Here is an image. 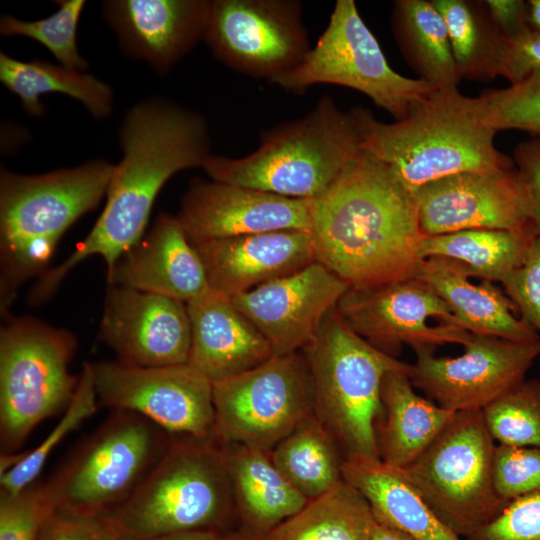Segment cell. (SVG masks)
I'll use <instances>...</instances> for the list:
<instances>
[{
    "label": "cell",
    "instance_id": "8992f818",
    "mask_svg": "<svg viewBox=\"0 0 540 540\" xmlns=\"http://www.w3.org/2000/svg\"><path fill=\"white\" fill-rule=\"evenodd\" d=\"M233 507L225 445L217 437L173 436L139 487L101 518L120 540H155L184 531H218Z\"/></svg>",
    "mask_w": 540,
    "mask_h": 540
},
{
    "label": "cell",
    "instance_id": "2e32d148",
    "mask_svg": "<svg viewBox=\"0 0 540 540\" xmlns=\"http://www.w3.org/2000/svg\"><path fill=\"white\" fill-rule=\"evenodd\" d=\"M457 357L415 350L408 377L434 403L460 412L483 410L523 380L540 355V341L521 343L473 334Z\"/></svg>",
    "mask_w": 540,
    "mask_h": 540
},
{
    "label": "cell",
    "instance_id": "ee69618b",
    "mask_svg": "<svg viewBox=\"0 0 540 540\" xmlns=\"http://www.w3.org/2000/svg\"><path fill=\"white\" fill-rule=\"evenodd\" d=\"M38 540H120L101 517H87L57 511L43 528Z\"/></svg>",
    "mask_w": 540,
    "mask_h": 540
},
{
    "label": "cell",
    "instance_id": "c3c4849f",
    "mask_svg": "<svg viewBox=\"0 0 540 540\" xmlns=\"http://www.w3.org/2000/svg\"><path fill=\"white\" fill-rule=\"evenodd\" d=\"M371 540H413V539L406 533L402 532L401 530L376 520L373 526Z\"/></svg>",
    "mask_w": 540,
    "mask_h": 540
},
{
    "label": "cell",
    "instance_id": "e575fe53",
    "mask_svg": "<svg viewBox=\"0 0 540 540\" xmlns=\"http://www.w3.org/2000/svg\"><path fill=\"white\" fill-rule=\"evenodd\" d=\"M97 407L93 366L92 363H85L74 396L60 421L39 445L29 450L22 462L0 476V496L15 495L33 484L56 445L90 418Z\"/></svg>",
    "mask_w": 540,
    "mask_h": 540
},
{
    "label": "cell",
    "instance_id": "52a82bcc",
    "mask_svg": "<svg viewBox=\"0 0 540 540\" xmlns=\"http://www.w3.org/2000/svg\"><path fill=\"white\" fill-rule=\"evenodd\" d=\"M301 351L312 377L315 415L345 456L379 458L375 423L381 410L382 381L389 371L409 374L410 364L359 336L335 308Z\"/></svg>",
    "mask_w": 540,
    "mask_h": 540
},
{
    "label": "cell",
    "instance_id": "603a6c76",
    "mask_svg": "<svg viewBox=\"0 0 540 540\" xmlns=\"http://www.w3.org/2000/svg\"><path fill=\"white\" fill-rule=\"evenodd\" d=\"M107 284L185 303L209 290L198 252L177 216L167 213L107 271Z\"/></svg>",
    "mask_w": 540,
    "mask_h": 540
},
{
    "label": "cell",
    "instance_id": "f35d334b",
    "mask_svg": "<svg viewBox=\"0 0 540 540\" xmlns=\"http://www.w3.org/2000/svg\"><path fill=\"white\" fill-rule=\"evenodd\" d=\"M57 511L48 482L31 484L12 496H0V540H38Z\"/></svg>",
    "mask_w": 540,
    "mask_h": 540
},
{
    "label": "cell",
    "instance_id": "83f0119b",
    "mask_svg": "<svg viewBox=\"0 0 540 540\" xmlns=\"http://www.w3.org/2000/svg\"><path fill=\"white\" fill-rule=\"evenodd\" d=\"M224 445L234 506L258 535L308 503L274 465L269 452L239 444Z\"/></svg>",
    "mask_w": 540,
    "mask_h": 540
},
{
    "label": "cell",
    "instance_id": "d590c367",
    "mask_svg": "<svg viewBox=\"0 0 540 540\" xmlns=\"http://www.w3.org/2000/svg\"><path fill=\"white\" fill-rule=\"evenodd\" d=\"M55 3L58 10L39 20L26 21L12 15H3L0 19V33L5 37L33 39L46 47L63 67L84 71L88 63L78 50L77 28L86 1L59 0Z\"/></svg>",
    "mask_w": 540,
    "mask_h": 540
},
{
    "label": "cell",
    "instance_id": "8d00e7d4",
    "mask_svg": "<svg viewBox=\"0 0 540 540\" xmlns=\"http://www.w3.org/2000/svg\"><path fill=\"white\" fill-rule=\"evenodd\" d=\"M482 412L499 444L540 446V379L523 380Z\"/></svg>",
    "mask_w": 540,
    "mask_h": 540
},
{
    "label": "cell",
    "instance_id": "ab89813d",
    "mask_svg": "<svg viewBox=\"0 0 540 540\" xmlns=\"http://www.w3.org/2000/svg\"><path fill=\"white\" fill-rule=\"evenodd\" d=\"M493 479L507 502L540 492V446L496 445Z\"/></svg>",
    "mask_w": 540,
    "mask_h": 540
},
{
    "label": "cell",
    "instance_id": "ac0fdd59",
    "mask_svg": "<svg viewBox=\"0 0 540 540\" xmlns=\"http://www.w3.org/2000/svg\"><path fill=\"white\" fill-rule=\"evenodd\" d=\"M107 285L98 336L118 362L139 367L187 363L191 328L185 302Z\"/></svg>",
    "mask_w": 540,
    "mask_h": 540
},
{
    "label": "cell",
    "instance_id": "f6af8a7d",
    "mask_svg": "<svg viewBox=\"0 0 540 540\" xmlns=\"http://www.w3.org/2000/svg\"><path fill=\"white\" fill-rule=\"evenodd\" d=\"M514 159L531 222L540 234V133L521 142L514 150Z\"/></svg>",
    "mask_w": 540,
    "mask_h": 540
},
{
    "label": "cell",
    "instance_id": "681fc988",
    "mask_svg": "<svg viewBox=\"0 0 540 540\" xmlns=\"http://www.w3.org/2000/svg\"><path fill=\"white\" fill-rule=\"evenodd\" d=\"M529 5V25L540 32V0H530Z\"/></svg>",
    "mask_w": 540,
    "mask_h": 540
},
{
    "label": "cell",
    "instance_id": "f1b7e54d",
    "mask_svg": "<svg viewBox=\"0 0 540 540\" xmlns=\"http://www.w3.org/2000/svg\"><path fill=\"white\" fill-rule=\"evenodd\" d=\"M536 234L532 224L519 230L477 229L423 236L418 254L423 260H445L468 277L501 283L523 263Z\"/></svg>",
    "mask_w": 540,
    "mask_h": 540
},
{
    "label": "cell",
    "instance_id": "30bf717a",
    "mask_svg": "<svg viewBox=\"0 0 540 540\" xmlns=\"http://www.w3.org/2000/svg\"><path fill=\"white\" fill-rule=\"evenodd\" d=\"M75 336L36 318H9L0 330V446L15 453L43 420L65 410L80 375L69 371Z\"/></svg>",
    "mask_w": 540,
    "mask_h": 540
},
{
    "label": "cell",
    "instance_id": "1f68e13d",
    "mask_svg": "<svg viewBox=\"0 0 540 540\" xmlns=\"http://www.w3.org/2000/svg\"><path fill=\"white\" fill-rule=\"evenodd\" d=\"M375 521L365 497L343 480L254 540H371Z\"/></svg>",
    "mask_w": 540,
    "mask_h": 540
},
{
    "label": "cell",
    "instance_id": "74e56055",
    "mask_svg": "<svg viewBox=\"0 0 540 540\" xmlns=\"http://www.w3.org/2000/svg\"><path fill=\"white\" fill-rule=\"evenodd\" d=\"M476 101L482 120L496 132L520 129L540 133V72L507 88L487 90Z\"/></svg>",
    "mask_w": 540,
    "mask_h": 540
},
{
    "label": "cell",
    "instance_id": "8fae6325",
    "mask_svg": "<svg viewBox=\"0 0 540 540\" xmlns=\"http://www.w3.org/2000/svg\"><path fill=\"white\" fill-rule=\"evenodd\" d=\"M270 83L293 93L317 84L352 88L396 121L408 117L438 91L428 82L405 77L390 67L353 0H338L314 47L295 68Z\"/></svg>",
    "mask_w": 540,
    "mask_h": 540
},
{
    "label": "cell",
    "instance_id": "4316f807",
    "mask_svg": "<svg viewBox=\"0 0 540 540\" xmlns=\"http://www.w3.org/2000/svg\"><path fill=\"white\" fill-rule=\"evenodd\" d=\"M342 477L368 501L377 521L413 540H462L425 504L399 471L380 458L345 456Z\"/></svg>",
    "mask_w": 540,
    "mask_h": 540
},
{
    "label": "cell",
    "instance_id": "7bdbcfd3",
    "mask_svg": "<svg viewBox=\"0 0 540 540\" xmlns=\"http://www.w3.org/2000/svg\"><path fill=\"white\" fill-rule=\"evenodd\" d=\"M535 72H540V32L529 26L504 38L499 75L514 85Z\"/></svg>",
    "mask_w": 540,
    "mask_h": 540
},
{
    "label": "cell",
    "instance_id": "d6986e66",
    "mask_svg": "<svg viewBox=\"0 0 540 540\" xmlns=\"http://www.w3.org/2000/svg\"><path fill=\"white\" fill-rule=\"evenodd\" d=\"M349 288L315 261L230 299L264 336L273 354L285 355L301 351L310 342Z\"/></svg>",
    "mask_w": 540,
    "mask_h": 540
},
{
    "label": "cell",
    "instance_id": "60d3db41",
    "mask_svg": "<svg viewBox=\"0 0 540 540\" xmlns=\"http://www.w3.org/2000/svg\"><path fill=\"white\" fill-rule=\"evenodd\" d=\"M466 540H540V492L510 501Z\"/></svg>",
    "mask_w": 540,
    "mask_h": 540
},
{
    "label": "cell",
    "instance_id": "7dc6e473",
    "mask_svg": "<svg viewBox=\"0 0 540 540\" xmlns=\"http://www.w3.org/2000/svg\"><path fill=\"white\" fill-rule=\"evenodd\" d=\"M220 535L216 530H191L165 535L155 540H219Z\"/></svg>",
    "mask_w": 540,
    "mask_h": 540
},
{
    "label": "cell",
    "instance_id": "484cf974",
    "mask_svg": "<svg viewBox=\"0 0 540 540\" xmlns=\"http://www.w3.org/2000/svg\"><path fill=\"white\" fill-rule=\"evenodd\" d=\"M455 413L419 396L408 373L389 371L382 381L381 410L375 423L379 458L393 468H405Z\"/></svg>",
    "mask_w": 540,
    "mask_h": 540
},
{
    "label": "cell",
    "instance_id": "e0dca14e",
    "mask_svg": "<svg viewBox=\"0 0 540 540\" xmlns=\"http://www.w3.org/2000/svg\"><path fill=\"white\" fill-rule=\"evenodd\" d=\"M414 198L423 236L477 229L519 230L532 225L514 168L449 175L420 187Z\"/></svg>",
    "mask_w": 540,
    "mask_h": 540
},
{
    "label": "cell",
    "instance_id": "bcb514c9",
    "mask_svg": "<svg viewBox=\"0 0 540 540\" xmlns=\"http://www.w3.org/2000/svg\"><path fill=\"white\" fill-rule=\"evenodd\" d=\"M488 14L504 38L513 37L529 27V5L523 0H485Z\"/></svg>",
    "mask_w": 540,
    "mask_h": 540
},
{
    "label": "cell",
    "instance_id": "7c38bea8",
    "mask_svg": "<svg viewBox=\"0 0 540 540\" xmlns=\"http://www.w3.org/2000/svg\"><path fill=\"white\" fill-rule=\"evenodd\" d=\"M215 433L223 444L270 452L315 414L313 383L302 351L212 384Z\"/></svg>",
    "mask_w": 540,
    "mask_h": 540
},
{
    "label": "cell",
    "instance_id": "4fadbf2b",
    "mask_svg": "<svg viewBox=\"0 0 540 540\" xmlns=\"http://www.w3.org/2000/svg\"><path fill=\"white\" fill-rule=\"evenodd\" d=\"M203 41L227 67L268 82L310 50L296 0H210Z\"/></svg>",
    "mask_w": 540,
    "mask_h": 540
},
{
    "label": "cell",
    "instance_id": "3957f363",
    "mask_svg": "<svg viewBox=\"0 0 540 540\" xmlns=\"http://www.w3.org/2000/svg\"><path fill=\"white\" fill-rule=\"evenodd\" d=\"M352 112L361 150L387 164L412 194L449 175L514 168L497 150V132L482 120L476 98L458 90L436 91L393 123L378 121L362 107Z\"/></svg>",
    "mask_w": 540,
    "mask_h": 540
},
{
    "label": "cell",
    "instance_id": "44dd1931",
    "mask_svg": "<svg viewBox=\"0 0 540 540\" xmlns=\"http://www.w3.org/2000/svg\"><path fill=\"white\" fill-rule=\"evenodd\" d=\"M210 0H108L102 15L122 52L159 75L204 40Z\"/></svg>",
    "mask_w": 540,
    "mask_h": 540
},
{
    "label": "cell",
    "instance_id": "ffe728a7",
    "mask_svg": "<svg viewBox=\"0 0 540 540\" xmlns=\"http://www.w3.org/2000/svg\"><path fill=\"white\" fill-rule=\"evenodd\" d=\"M190 241L310 230V201L257 189L194 179L177 215Z\"/></svg>",
    "mask_w": 540,
    "mask_h": 540
},
{
    "label": "cell",
    "instance_id": "5b68a950",
    "mask_svg": "<svg viewBox=\"0 0 540 540\" xmlns=\"http://www.w3.org/2000/svg\"><path fill=\"white\" fill-rule=\"evenodd\" d=\"M354 114L323 96L306 115L260 134L255 151L210 155L202 168L211 180L311 200L324 193L360 153Z\"/></svg>",
    "mask_w": 540,
    "mask_h": 540
},
{
    "label": "cell",
    "instance_id": "f546056e",
    "mask_svg": "<svg viewBox=\"0 0 540 540\" xmlns=\"http://www.w3.org/2000/svg\"><path fill=\"white\" fill-rule=\"evenodd\" d=\"M391 27L402 56L420 79L441 92L458 90L461 79L447 27L432 1H394Z\"/></svg>",
    "mask_w": 540,
    "mask_h": 540
},
{
    "label": "cell",
    "instance_id": "7402d4cb",
    "mask_svg": "<svg viewBox=\"0 0 540 540\" xmlns=\"http://www.w3.org/2000/svg\"><path fill=\"white\" fill-rule=\"evenodd\" d=\"M209 289L232 298L316 261L310 231L282 230L191 241Z\"/></svg>",
    "mask_w": 540,
    "mask_h": 540
},
{
    "label": "cell",
    "instance_id": "9a60e30c",
    "mask_svg": "<svg viewBox=\"0 0 540 540\" xmlns=\"http://www.w3.org/2000/svg\"><path fill=\"white\" fill-rule=\"evenodd\" d=\"M335 310L355 333L389 354L402 344L414 351L449 343L464 346L473 336L417 277L350 287Z\"/></svg>",
    "mask_w": 540,
    "mask_h": 540
},
{
    "label": "cell",
    "instance_id": "9c48e42d",
    "mask_svg": "<svg viewBox=\"0 0 540 540\" xmlns=\"http://www.w3.org/2000/svg\"><path fill=\"white\" fill-rule=\"evenodd\" d=\"M172 440L139 414L111 411L48 481L58 511L105 516L139 487Z\"/></svg>",
    "mask_w": 540,
    "mask_h": 540
},
{
    "label": "cell",
    "instance_id": "d6a6232c",
    "mask_svg": "<svg viewBox=\"0 0 540 540\" xmlns=\"http://www.w3.org/2000/svg\"><path fill=\"white\" fill-rule=\"evenodd\" d=\"M339 444L314 414L282 439L270 458L284 477L308 501L334 489L343 481Z\"/></svg>",
    "mask_w": 540,
    "mask_h": 540
},
{
    "label": "cell",
    "instance_id": "d4e9b609",
    "mask_svg": "<svg viewBox=\"0 0 540 540\" xmlns=\"http://www.w3.org/2000/svg\"><path fill=\"white\" fill-rule=\"evenodd\" d=\"M416 277L449 306L457 325L466 331L521 343L540 341L527 322L514 316L512 311L516 307L508 296L491 282L474 284L455 266L439 258L424 259Z\"/></svg>",
    "mask_w": 540,
    "mask_h": 540
},
{
    "label": "cell",
    "instance_id": "5bb4252c",
    "mask_svg": "<svg viewBox=\"0 0 540 540\" xmlns=\"http://www.w3.org/2000/svg\"><path fill=\"white\" fill-rule=\"evenodd\" d=\"M98 402L139 414L172 436L217 437L212 383L188 363L139 367L92 363Z\"/></svg>",
    "mask_w": 540,
    "mask_h": 540
},
{
    "label": "cell",
    "instance_id": "6da1fadb",
    "mask_svg": "<svg viewBox=\"0 0 540 540\" xmlns=\"http://www.w3.org/2000/svg\"><path fill=\"white\" fill-rule=\"evenodd\" d=\"M309 201L316 261L350 287L416 277L423 235L414 194L387 164L361 150Z\"/></svg>",
    "mask_w": 540,
    "mask_h": 540
},
{
    "label": "cell",
    "instance_id": "4dcf8cb0",
    "mask_svg": "<svg viewBox=\"0 0 540 540\" xmlns=\"http://www.w3.org/2000/svg\"><path fill=\"white\" fill-rule=\"evenodd\" d=\"M0 80L15 94L26 113L42 117L45 107L41 95L65 94L78 100L96 119L108 117L112 112L113 91L95 76L34 59L23 61L3 51L0 53Z\"/></svg>",
    "mask_w": 540,
    "mask_h": 540
},
{
    "label": "cell",
    "instance_id": "b9f144b4",
    "mask_svg": "<svg viewBox=\"0 0 540 540\" xmlns=\"http://www.w3.org/2000/svg\"><path fill=\"white\" fill-rule=\"evenodd\" d=\"M521 318L540 338V234L537 233L523 263L502 282Z\"/></svg>",
    "mask_w": 540,
    "mask_h": 540
},
{
    "label": "cell",
    "instance_id": "ba28073f",
    "mask_svg": "<svg viewBox=\"0 0 540 540\" xmlns=\"http://www.w3.org/2000/svg\"><path fill=\"white\" fill-rule=\"evenodd\" d=\"M495 449L482 410L460 411L413 462L397 470L443 523L466 538L509 503L494 486Z\"/></svg>",
    "mask_w": 540,
    "mask_h": 540
},
{
    "label": "cell",
    "instance_id": "f907efd6",
    "mask_svg": "<svg viewBox=\"0 0 540 540\" xmlns=\"http://www.w3.org/2000/svg\"><path fill=\"white\" fill-rule=\"evenodd\" d=\"M219 540H254V537H247L242 534L233 533V534L220 535Z\"/></svg>",
    "mask_w": 540,
    "mask_h": 540
},
{
    "label": "cell",
    "instance_id": "836d02e7",
    "mask_svg": "<svg viewBox=\"0 0 540 540\" xmlns=\"http://www.w3.org/2000/svg\"><path fill=\"white\" fill-rule=\"evenodd\" d=\"M449 35L459 78L489 81L499 75L504 37L484 1L432 0Z\"/></svg>",
    "mask_w": 540,
    "mask_h": 540
},
{
    "label": "cell",
    "instance_id": "7a4b0ae2",
    "mask_svg": "<svg viewBox=\"0 0 540 540\" xmlns=\"http://www.w3.org/2000/svg\"><path fill=\"white\" fill-rule=\"evenodd\" d=\"M123 152L115 164L106 204L82 241L89 256L113 265L144 235L154 201L170 177L202 167L211 155L205 118L172 101L154 98L131 107L119 131Z\"/></svg>",
    "mask_w": 540,
    "mask_h": 540
},
{
    "label": "cell",
    "instance_id": "cb8c5ba5",
    "mask_svg": "<svg viewBox=\"0 0 540 540\" xmlns=\"http://www.w3.org/2000/svg\"><path fill=\"white\" fill-rule=\"evenodd\" d=\"M186 306L191 328L187 363L212 384L245 373L274 355L230 298L209 289Z\"/></svg>",
    "mask_w": 540,
    "mask_h": 540
},
{
    "label": "cell",
    "instance_id": "277c9868",
    "mask_svg": "<svg viewBox=\"0 0 540 540\" xmlns=\"http://www.w3.org/2000/svg\"><path fill=\"white\" fill-rule=\"evenodd\" d=\"M114 164L102 159L44 174L0 172V312L40 278L65 231L106 195Z\"/></svg>",
    "mask_w": 540,
    "mask_h": 540
}]
</instances>
